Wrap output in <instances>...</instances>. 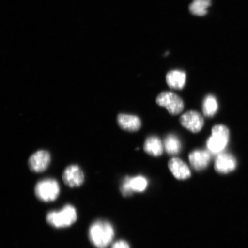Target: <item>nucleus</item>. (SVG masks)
Listing matches in <instances>:
<instances>
[{"mask_svg":"<svg viewBox=\"0 0 248 248\" xmlns=\"http://www.w3.org/2000/svg\"><path fill=\"white\" fill-rule=\"evenodd\" d=\"M62 179L64 184L68 187H78L84 182L85 175L79 166L73 164L65 169L62 175Z\"/></svg>","mask_w":248,"mask_h":248,"instance_id":"obj_7","label":"nucleus"},{"mask_svg":"<svg viewBox=\"0 0 248 248\" xmlns=\"http://www.w3.org/2000/svg\"><path fill=\"white\" fill-rule=\"evenodd\" d=\"M77 219V210L70 204H66L61 210L51 211L46 216V222L57 229L69 227Z\"/></svg>","mask_w":248,"mask_h":248,"instance_id":"obj_2","label":"nucleus"},{"mask_svg":"<svg viewBox=\"0 0 248 248\" xmlns=\"http://www.w3.org/2000/svg\"><path fill=\"white\" fill-rule=\"evenodd\" d=\"M166 82L170 88L181 90L186 82V74L181 70H172L167 74Z\"/></svg>","mask_w":248,"mask_h":248,"instance_id":"obj_14","label":"nucleus"},{"mask_svg":"<svg viewBox=\"0 0 248 248\" xmlns=\"http://www.w3.org/2000/svg\"><path fill=\"white\" fill-rule=\"evenodd\" d=\"M164 147L167 153L174 155L179 153L182 148L181 142L177 136L170 134L164 140Z\"/></svg>","mask_w":248,"mask_h":248,"instance_id":"obj_16","label":"nucleus"},{"mask_svg":"<svg viewBox=\"0 0 248 248\" xmlns=\"http://www.w3.org/2000/svg\"><path fill=\"white\" fill-rule=\"evenodd\" d=\"M144 151L153 156H159L163 153V145L162 141L156 136H150L145 141Z\"/></svg>","mask_w":248,"mask_h":248,"instance_id":"obj_15","label":"nucleus"},{"mask_svg":"<svg viewBox=\"0 0 248 248\" xmlns=\"http://www.w3.org/2000/svg\"><path fill=\"white\" fill-rule=\"evenodd\" d=\"M180 123L188 131L193 133H198L203 128L204 120L200 113L191 110L183 114L180 118Z\"/></svg>","mask_w":248,"mask_h":248,"instance_id":"obj_9","label":"nucleus"},{"mask_svg":"<svg viewBox=\"0 0 248 248\" xmlns=\"http://www.w3.org/2000/svg\"><path fill=\"white\" fill-rule=\"evenodd\" d=\"M156 103L160 107H165L170 114L178 115L184 108V101L174 93L163 92L158 95Z\"/></svg>","mask_w":248,"mask_h":248,"instance_id":"obj_5","label":"nucleus"},{"mask_svg":"<svg viewBox=\"0 0 248 248\" xmlns=\"http://www.w3.org/2000/svg\"><path fill=\"white\" fill-rule=\"evenodd\" d=\"M236 166L237 162L235 157L228 153L219 154L215 161V170L220 173L231 172L235 169Z\"/></svg>","mask_w":248,"mask_h":248,"instance_id":"obj_10","label":"nucleus"},{"mask_svg":"<svg viewBox=\"0 0 248 248\" xmlns=\"http://www.w3.org/2000/svg\"><path fill=\"white\" fill-rule=\"evenodd\" d=\"M210 154L207 151L197 150L189 155V160L195 170L205 169L210 162Z\"/></svg>","mask_w":248,"mask_h":248,"instance_id":"obj_11","label":"nucleus"},{"mask_svg":"<svg viewBox=\"0 0 248 248\" xmlns=\"http://www.w3.org/2000/svg\"><path fill=\"white\" fill-rule=\"evenodd\" d=\"M117 122L121 128L129 132L138 131L141 126L139 117L131 114H120L117 117Z\"/></svg>","mask_w":248,"mask_h":248,"instance_id":"obj_13","label":"nucleus"},{"mask_svg":"<svg viewBox=\"0 0 248 248\" xmlns=\"http://www.w3.org/2000/svg\"><path fill=\"white\" fill-rule=\"evenodd\" d=\"M111 248H131L129 245L125 240H119L112 245Z\"/></svg>","mask_w":248,"mask_h":248,"instance_id":"obj_19","label":"nucleus"},{"mask_svg":"<svg viewBox=\"0 0 248 248\" xmlns=\"http://www.w3.org/2000/svg\"><path fill=\"white\" fill-rule=\"evenodd\" d=\"M170 172L176 179L184 180L190 177L191 170L185 162L178 158H172L169 163Z\"/></svg>","mask_w":248,"mask_h":248,"instance_id":"obj_12","label":"nucleus"},{"mask_svg":"<svg viewBox=\"0 0 248 248\" xmlns=\"http://www.w3.org/2000/svg\"><path fill=\"white\" fill-rule=\"evenodd\" d=\"M51 163V155L48 151L39 150L30 157L29 166L31 171L40 173L47 169Z\"/></svg>","mask_w":248,"mask_h":248,"instance_id":"obj_8","label":"nucleus"},{"mask_svg":"<svg viewBox=\"0 0 248 248\" xmlns=\"http://www.w3.org/2000/svg\"><path fill=\"white\" fill-rule=\"evenodd\" d=\"M218 105L217 99L212 95H208L203 102V112L206 117H212L215 115L218 110Z\"/></svg>","mask_w":248,"mask_h":248,"instance_id":"obj_17","label":"nucleus"},{"mask_svg":"<svg viewBox=\"0 0 248 248\" xmlns=\"http://www.w3.org/2000/svg\"><path fill=\"white\" fill-rule=\"evenodd\" d=\"M148 184V180L143 176L139 175L134 177L126 176L120 186V191L124 197L131 196L133 192L142 193L147 188Z\"/></svg>","mask_w":248,"mask_h":248,"instance_id":"obj_6","label":"nucleus"},{"mask_svg":"<svg viewBox=\"0 0 248 248\" xmlns=\"http://www.w3.org/2000/svg\"><path fill=\"white\" fill-rule=\"evenodd\" d=\"M212 135L207 140V147L211 153L218 154L224 150L229 140V131L227 127L217 125L213 127Z\"/></svg>","mask_w":248,"mask_h":248,"instance_id":"obj_4","label":"nucleus"},{"mask_svg":"<svg viewBox=\"0 0 248 248\" xmlns=\"http://www.w3.org/2000/svg\"><path fill=\"white\" fill-rule=\"evenodd\" d=\"M114 229L109 222L97 220L93 223L89 229L90 241L97 248H107L114 237Z\"/></svg>","mask_w":248,"mask_h":248,"instance_id":"obj_1","label":"nucleus"},{"mask_svg":"<svg viewBox=\"0 0 248 248\" xmlns=\"http://www.w3.org/2000/svg\"><path fill=\"white\" fill-rule=\"evenodd\" d=\"M37 198L44 202H50L57 199L60 194V186L55 179L46 178L37 183L35 187Z\"/></svg>","mask_w":248,"mask_h":248,"instance_id":"obj_3","label":"nucleus"},{"mask_svg":"<svg viewBox=\"0 0 248 248\" xmlns=\"http://www.w3.org/2000/svg\"><path fill=\"white\" fill-rule=\"evenodd\" d=\"M210 5V0H194L190 6V10L193 15L202 16L206 14Z\"/></svg>","mask_w":248,"mask_h":248,"instance_id":"obj_18","label":"nucleus"}]
</instances>
